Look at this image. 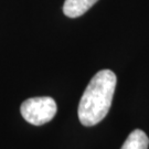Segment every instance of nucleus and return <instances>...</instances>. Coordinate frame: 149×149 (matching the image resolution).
<instances>
[{
    "instance_id": "nucleus-1",
    "label": "nucleus",
    "mask_w": 149,
    "mask_h": 149,
    "mask_svg": "<svg viewBox=\"0 0 149 149\" xmlns=\"http://www.w3.org/2000/svg\"><path fill=\"white\" fill-rule=\"evenodd\" d=\"M117 79L111 70L97 72L86 86L79 104V119L84 126H94L109 112Z\"/></svg>"
},
{
    "instance_id": "nucleus-2",
    "label": "nucleus",
    "mask_w": 149,
    "mask_h": 149,
    "mask_svg": "<svg viewBox=\"0 0 149 149\" xmlns=\"http://www.w3.org/2000/svg\"><path fill=\"white\" fill-rule=\"evenodd\" d=\"M56 111V103L49 96L29 98L23 102L20 107L22 117L34 126H41L52 120Z\"/></svg>"
},
{
    "instance_id": "nucleus-3",
    "label": "nucleus",
    "mask_w": 149,
    "mask_h": 149,
    "mask_svg": "<svg viewBox=\"0 0 149 149\" xmlns=\"http://www.w3.org/2000/svg\"><path fill=\"white\" fill-rule=\"evenodd\" d=\"M97 1L98 0H65L63 12L69 18H77L90 10Z\"/></svg>"
},
{
    "instance_id": "nucleus-4",
    "label": "nucleus",
    "mask_w": 149,
    "mask_h": 149,
    "mask_svg": "<svg viewBox=\"0 0 149 149\" xmlns=\"http://www.w3.org/2000/svg\"><path fill=\"white\" fill-rule=\"evenodd\" d=\"M148 136L140 129H135L128 135L120 149H148Z\"/></svg>"
}]
</instances>
